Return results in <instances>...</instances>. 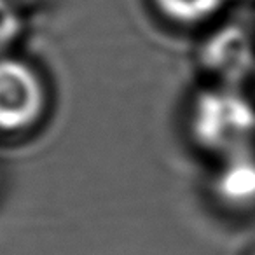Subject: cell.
<instances>
[{
	"mask_svg": "<svg viewBox=\"0 0 255 255\" xmlns=\"http://www.w3.org/2000/svg\"><path fill=\"white\" fill-rule=\"evenodd\" d=\"M187 135L213 161L255 149V98L243 88L208 84L187 107Z\"/></svg>",
	"mask_w": 255,
	"mask_h": 255,
	"instance_id": "obj_1",
	"label": "cell"
},
{
	"mask_svg": "<svg viewBox=\"0 0 255 255\" xmlns=\"http://www.w3.org/2000/svg\"><path fill=\"white\" fill-rule=\"evenodd\" d=\"M47 88L32 63L0 54V135H21L37 126L47 110Z\"/></svg>",
	"mask_w": 255,
	"mask_h": 255,
	"instance_id": "obj_2",
	"label": "cell"
},
{
	"mask_svg": "<svg viewBox=\"0 0 255 255\" xmlns=\"http://www.w3.org/2000/svg\"><path fill=\"white\" fill-rule=\"evenodd\" d=\"M196 58L210 84L243 88L255 72V35L243 23L217 25L203 37Z\"/></svg>",
	"mask_w": 255,
	"mask_h": 255,
	"instance_id": "obj_3",
	"label": "cell"
},
{
	"mask_svg": "<svg viewBox=\"0 0 255 255\" xmlns=\"http://www.w3.org/2000/svg\"><path fill=\"white\" fill-rule=\"evenodd\" d=\"M208 189L224 212L238 215L255 212V149L217 159Z\"/></svg>",
	"mask_w": 255,
	"mask_h": 255,
	"instance_id": "obj_4",
	"label": "cell"
},
{
	"mask_svg": "<svg viewBox=\"0 0 255 255\" xmlns=\"http://www.w3.org/2000/svg\"><path fill=\"white\" fill-rule=\"evenodd\" d=\"M229 0H152L156 11L166 21L194 28L213 21Z\"/></svg>",
	"mask_w": 255,
	"mask_h": 255,
	"instance_id": "obj_5",
	"label": "cell"
},
{
	"mask_svg": "<svg viewBox=\"0 0 255 255\" xmlns=\"http://www.w3.org/2000/svg\"><path fill=\"white\" fill-rule=\"evenodd\" d=\"M25 19L14 0H0V54L11 49L21 39Z\"/></svg>",
	"mask_w": 255,
	"mask_h": 255,
	"instance_id": "obj_6",
	"label": "cell"
},
{
	"mask_svg": "<svg viewBox=\"0 0 255 255\" xmlns=\"http://www.w3.org/2000/svg\"><path fill=\"white\" fill-rule=\"evenodd\" d=\"M250 84H254V91H255V72H254V77H252ZM254 98H255V96H254Z\"/></svg>",
	"mask_w": 255,
	"mask_h": 255,
	"instance_id": "obj_7",
	"label": "cell"
},
{
	"mask_svg": "<svg viewBox=\"0 0 255 255\" xmlns=\"http://www.w3.org/2000/svg\"><path fill=\"white\" fill-rule=\"evenodd\" d=\"M250 2H252V5H254V9H255V0H250Z\"/></svg>",
	"mask_w": 255,
	"mask_h": 255,
	"instance_id": "obj_8",
	"label": "cell"
},
{
	"mask_svg": "<svg viewBox=\"0 0 255 255\" xmlns=\"http://www.w3.org/2000/svg\"><path fill=\"white\" fill-rule=\"evenodd\" d=\"M250 255H255V250H254V252H252V254H250Z\"/></svg>",
	"mask_w": 255,
	"mask_h": 255,
	"instance_id": "obj_9",
	"label": "cell"
}]
</instances>
